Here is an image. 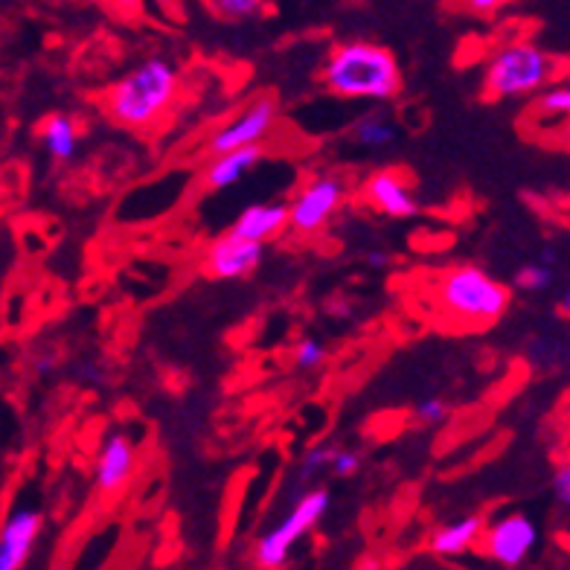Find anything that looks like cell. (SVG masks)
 I'll list each match as a JSON object with an SVG mask.
<instances>
[{
    "label": "cell",
    "instance_id": "obj_1",
    "mask_svg": "<svg viewBox=\"0 0 570 570\" xmlns=\"http://www.w3.org/2000/svg\"><path fill=\"white\" fill-rule=\"evenodd\" d=\"M323 85L341 99H393L402 88V73L391 50L373 41H350L332 50L323 65Z\"/></svg>",
    "mask_w": 570,
    "mask_h": 570
},
{
    "label": "cell",
    "instance_id": "obj_2",
    "mask_svg": "<svg viewBox=\"0 0 570 570\" xmlns=\"http://www.w3.org/2000/svg\"><path fill=\"white\" fill-rule=\"evenodd\" d=\"M175 97H178V70L173 61L146 59L108 90L106 108L114 122L126 128H146L164 117Z\"/></svg>",
    "mask_w": 570,
    "mask_h": 570
},
{
    "label": "cell",
    "instance_id": "obj_3",
    "mask_svg": "<svg viewBox=\"0 0 570 570\" xmlns=\"http://www.w3.org/2000/svg\"><path fill=\"white\" fill-rule=\"evenodd\" d=\"M436 294H440V306L469 326H489L501 321L503 312L510 308L507 285L472 265L449 271L436 285Z\"/></svg>",
    "mask_w": 570,
    "mask_h": 570
},
{
    "label": "cell",
    "instance_id": "obj_4",
    "mask_svg": "<svg viewBox=\"0 0 570 570\" xmlns=\"http://www.w3.org/2000/svg\"><path fill=\"white\" fill-rule=\"evenodd\" d=\"M559 73V61L530 41H515L498 50L487 65L483 88L492 99H515L539 94Z\"/></svg>",
    "mask_w": 570,
    "mask_h": 570
},
{
    "label": "cell",
    "instance_id": "obj_5",
    "mask_svg": "<svg viewBox=\"0 0 570 570\" xmlns=\"http://www.w3.org/2000/svg\"><path fill=\"white\" fill-rule=\"evenodd\" d=\"M326 507H330V495L323 489H315V492L303 495L297 501V507L274 530H268L259 539V544H256V564H263V568H283L294 544L321 521Z\"/></svg>",
    "mask_w": 570,
    "mask_h": 570
},
{
    "label": "cell",
    "instance_id": "obj_6",
    "mask_svg": "<svg viewBox=\"0 0 570 570\" xmlns=\"http://www.w3.org/2000/svg\"><path fill=\"white\" fill-rule=\"evenodd\" d=\"M344 202V184L338 178H315L288 204V227L301 236H315L330 225Z\"/></svg>",
    "mask_w": 570,
    "mask_h": 570
},
{
    "label": "cell",
    "instance_id": "obj_7",
    "mask_svg": "<svg viewBox=\"0 0 570 570\" xmlns=\"http://www.w3.org/2000/svg\"><path fill=\"white\" fill-rule=\"evenodd\" d=\"M483 553L503 568H518L539 544V527L527 515H503L481 533Z\"/></svg>",
    "mask_w": 570,
    "mask_h": 570
},
{
    "label": "cell",
    "instance_id": "obj_8",
    "mask_svg": "<svg viewBox=\"0 0 570 570\" xmlns=\"http://www.w3.org/2000/svg\"><path fill=\"white\" fill-rule=\"evenodd\" d=\"M265 245L259 242L239 239V236H218L216 242H210V248L204 254V271L216 279H242L254 274L263 263Z\"/></svg>",
    "mask_w": 570,
    "mask_h": 570
},
{
    "label": "cell",
    "instance_id": "obj_9",
    "mask_svg": "<svg viewBox=\"0 0 570 570\" xmlns=\"http://www.w3.org/2000/svg\"><path fill=\"white\" fill-rule=\"evenodd\" d=\"M277 120V102L274 99H256L248 111H242L230 126H225L222 131H216L210 140V155H222V151L242 149V146H254V142H263L268 137L271 126Z\"/></svg>",
    "mask_w": 570,
    "mask_h": 570
},
{
    "label": "cell",
    "instance_id": "obj_10",
    "mask_svg": "<svg viewBox=\"0 0 570 570\" xmlns=\"http://www.w3.org/2000/svg\"><path fill=\"white\" fill-rule=\"evenodd\" d=\"M41 535V515L30 507H18L0 527V570H18L27 564Z\"/></svg>",
    "mask_w": 570,
    "mask_h": 570
},
{
    "label": "cell",
    "instance_id": "obj_11",
    "mask_svg": "<svg viewBox=\"0 0 570 570\" xmlns=\"http://www.w3.org/2000/svg\"><path fill=\"white\" fill-rule=\"evenodd\" d=\"M364 196L375 210L391 218H413L420 213V202L413 196V187L407 184L405 175L393 173V169L375 173L364 187Z\"/></svg>",
    "mask_w": 570,
    "mask_h": 570
},
{
    "label": "cell",
    "instance_id": "obj_12",
    "mask_svg": "<svg viewBox=\"0 0 570 570\" xmlns=\"http://www.w3.org/2000/svg\"><path fill=\"white\" fill-rule=\"evenodd\" d=\"M137 454L135 443L126 434H111L99 449L97 458V487L106 495H117L135 474Z\"/></svg>",
    "mask_w": 570,
    "mask_h": 570
},
{
    "label": "cell",
    "instance_id": "obj_13",
    "mask_svg": "<svg viewBox=\"0 0 570 570\" xmlns=\"http://www.w3.org/2000/svg\"><path fill=\"white\" fill-rule=\"evenodd\" d=\"M288 227V204L285 202H263V204H250L239 213V218L233 222L230 233L239 236V239L248 242H265L277 239L279 233Z\"/></svg>",
    "mask_w": 570,
    "mask_h": 570
},
{
    "label": "cell",
    "instance_id": "obj_14",
    "mask_svg": "<svg viewBox=\"0 0 570 570\" xmlns=\"http://www.w3.org/2000/svg\"><path fill=\"white\" fill-rule=\"evenodd\" d=\"M263 146L254 142V146H242V149L222 151V155H213V160L204 169V184L207 189H227L233 184H239L248 173H254V166L263 160Z\"/></svg>",
    "mask_w": 570,
    "mask_h": 570
},
{
    "label": "cell",
    "instance_id": "obj_15",
    "mask_svg": "<svg viewBox=\"0 0 570 570\" xmlns=\"http://www.w3.org/2000/svg\"><path fill=\"white\" fill-rule=\"evenodd\" d=\"M483 521L481 518H463V521H454V524L440 527L431 539H428V548L434 556H443V559H454V556H463L481 541Z\"/></svg>",
    "mask_w": 570,
    "mask_h": 570
},
{
    "label": "cell",
    "instance_id": "obj_16",
    "mask_svg": "<svg viewBox=\"0 0 570 570\" xmlns=\"http://www.w3.org/2000/svg\"><path fill=\"white\" fill-rule=\"evenodd\" d=\"M41 142H45L47 155L53 160H70L79 149V135H76V122L65 114H53L41 128Z\"/></svg>",
    "mask_w": 570,
    "mask_h": 570
},
{
    "label": "cell",
    "instance_id": "obj_17",
    "mask_svg": "<svg viewBox=\"0 0 570 570\" xmlns=\"http://www.w3.org/2000/svg\"><path fill=\"white\" fill-rule=\"evenodd\" d=\"M355 146L361 149H391L393 142L399 140V128L391 117H384V114H367V117H361L353 128Z\"/></svg>",
    "mask_w": 570,
    "mask_h": 570
},
{
    "label": "cell",
    "instance_id": "obj_18",
    "mask_svg": "<svg viewBox=\"0 0 570 570\" xmlns=\"http://www.w3.org/2000/svg\"><path fill=\"white\" fill-rule=\"evenodd\" d=\"M539 106H535V111H539V117H550V120H559V117H568L570 111V88L568 85H544V88L539 90Z\"/></svg>",
    "mask_w": 570,
    "mask_h": 570
},
{
    "label": "cell",
    "instance_id": "obj_19",
    "mask_svg": "<svg viewBox=\"0 0 570 570\" xmlns=\"http://www.w3.org/2000/svg\"><path fill=\"white\" fill-rule=\"evenodd\" d=\"M210 9L218 18H227V21H248V18L263 16L268 0H207Z\"/></svg>",
    "mask_w": 570,
    "mask_h": 570
},
{
    "label": "cell",
    "instance_id": "obj_20",
    "mask_svg": "<svg viewBox=\"0 0 570 570\" xmlns=\"http://www.w3.org/2000/svg\"><path fill=\"white\" fill-rule=\"evenodd\" d=\"M553 283H556V271L553 265L548 263L527 265V268L518 271V277H515V285L521 288V292H548Z\"/></svg>",
    "mask_w": 570,
    "mask_h": 570
},
{
    "label": "cell",
    "instance_id": "obj_21",
    "mask_svg": "<svg viewBox=\"0 0 570 570\" xmlns=\"http://www.w3.org/2000/svg\"><path fill=\"white\" fill-rule=\"evenodd\" d=\"M326 346L317 338H303L301 344L294 346V364L301 370H317L326 361Z\"/></svg>",
    "mask_w": 570,
    "mask_h": 570
},
{
    "label": "cell",
    "instance_id": "obj_22",
    "mask_svg": "<svg viewBox=\"0 0 570 570\" xmlns=\"http://www.w3.org/2000/svg\"><path fill=\"white\" fill-rule=\"evenodd\" d=\"M332 454H335V449H330V445H315V449H308L306 458H303V469H301L303 481H312V478H317L323 469H330Z\"/></svg>",
    "mask_w": 570,
    "mask_h": 570
},
{
    "label": "cell",
    "instance_id": "obj_23",
    "mask_svg": "<svg viewBox=\"0 0 570 570\" xmlns=\"http://www.w3.org/2000/svg\"><path fill=\"white\" fill-rule=\"evenodd\" d=\"M449 416V405L443 399H425L420 407H416V420L425 422V425H440V422Z\"/></svg>",
    "mask_w": 570,
    "mask_h": 570
},
{
    "label": "cell",
    "instance_id": "obj_24",
    "mask_svg": "<svg viewBox=\"0 0 570 570\" xmlns=\"http://www.w3.org/2000/svg\"><path fill=\"white\" fill-rule=\"evenodd\" d=\"M330 469L332 474H338V478H353V474L361 469V458L355 454V451H335V454H332Z\"/></svg>",
    "mask_w": 570,
    "mask_h": 570
},
{
    "label": "cell",
    "instance_id": "obj_25",
    "mask_svg": "<svg viewBox=\"0 0 570 570\" xmlns=\"http://www.w3.org/2000/svg\"><path fill=\"white\" fill-rule=\"evenodd\" d=\"M553 492H556V498H559V501L568 507V503H570V469H568V465H559V469H556Z\"/></svg>",
    "mask_w": 570,
    "mask_h": 570
},
{
    "label": "cell",
    "instance_id": "obj_26",
    "mask_svg": "<svg viewBox=\"0 0 570 570\" xmlns=\"http://www.w3.org/2000/svg\"><path fill=\"white\" fill-rule=\"evenodd\" d=\"M507 3H512V0H463V7L474 12V16H492V12L503 9Z\"/></svg>",
    "mask_w": 570,
    "mask_h": 570
},
{
    "label": "cell",
    "instance_id": "obj_27",
    "mask_svg": "<svg viewBox=\"0 0 570 570\" xmlns=\"http://www.w3.org/2000/svg\"><path fill=\"white\" fill-rule=\"evenodd\" d=\"M367 265L370 268H384V265H387V254H384V250H370Z\"/></svg>",
    "mask_w": 570,
    "mask_h": 570
},
{
    "label": "cell",
    "instance_id": "obj_28",
    "mask_svg": "<svg viewBox=\"0 0 570 570\" xmlns=\"http://www.w3.org/2000/svg\"><path fill=\"white\" fill-rule=\"evenodd\" d=\"M114 7L126 9V12H131V9L140 7V0H114Z\"/></svg>",
    "mask_w": 570,
    "mask_h": 570
},
{
    "label": "cell",
    "instance_id": "obj_29",
    "mask_svg": "<svg viewBox=\"0 0 570 570\" xmlns=\"http://www.w3.org/2000/svg\"><path fill=\"white\" fill-rule=\"evenodd\" d=\"M332 312H335L338 317H350V308H344V303H335V306H332Z\"/></svg>",
    "mask_w": 570,
    "mask_h": 570
}]
</instances>
